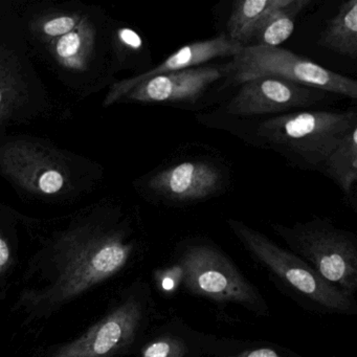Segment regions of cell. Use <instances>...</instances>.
<instances>
[{
  "label": "cell",
  "instance_id": "5",
  "mask_svg": "<svg viewBox=\"0 0 357 357\" xmlns=\"http://www.w3.org/2000/svg\"><path fill=\"white\" fill-rule=\"evenodd\" d=\"M357 126L354 110L280 114L262 121L257 135L267 144L311 167L324 164L340 139Z\"/></svg>",
  "mask_w": 357,
  "mask_h": 357
},
{
  "label": "cell",
  "instance_id": "20",
  "mask_svg": "<svg viewBox=\"0 0 357 357\" xmlns=\"http://www.w3.org/2000/svg\"><path fill=\"white\" fill-rule=\"evenodd\" d=\"M76 20L70 16L54 18L43 26V31L49 36H63L74 30Z\"/></svg>",
  "mask_w": 357,
  "mask_h": 357
},
{
  "label": "cell",
  "instance_id": "21",
  "mask_svg": "<svg viewBox=\"0 0 357 357\" xmlns=\"http://www.w3.org/2000/svg\"><path fill=\"white\" fill-rule=\"evenodd\" d=\"M119 36H120L121 40H122L125 45L131 47V49H141L142 45H143L141 37L137 35V33L130 30V29H122V30L119 32Z\"/></svg>",
  "mask_w": 357,
  "mask_h": 357
},
{
  "label": "cell",
  "instance_id": "13",
  "mask_svg": "<svg viewBox=\"0 0 357 357\" xmlns=\"http://www.w3.org/2000/svg\"><path fill=\"white\" fill-rule=\"evenodd\" d=\"M289 0H239L235 1L227 20V36L231 40L250 47L256 33L265 20Z\"/></svg>",
  "mask_w": 357,
  "mask_h": 357
},
{
  "label": "cell",
  "instance_id": "16",
  "mask_svg": "<svg viewBox=\"0 0 357 357\" xmlns=\"http://www.w3.org/2000/svg\"><path fill=\"white\" fill-rule=\"evenodd\" d=\"M310 3V0H289L287 5L273 12L265 20L250 47H280L291 36L296 17Z\"/></svg>",
  "mask_w": 357,
  "mask_h": 357
},
{
  "label": "cell",
  "instance_id": "9",
  "mask_svg": "<svg viewBox=\"0 0 357 357\" xmlns=\"http://www.w3.org/2000/svg\"><path fill=\"white\" fill-rule=\"evenodd\" d=\"M229 73V63L204 64L147 79L127 93L144 103H194Z\"/></svg>",
  "mask_w": 357,
  "mask_h": 357
},
{
  "label": "cell",
  "instance_id": "17",
  "mask_svg": "<svg viewBox=\"0 0 357 357\" xmlns=\"http://www.w3.org/2000/svg\"><path fill=\"white\" fill-rule=\"evenodd\" d=\"M210 357H304L294 351L267 342L221 338Z\"/></svg>",
  "mask_w": 357,
  "mask_h": 357
},
{
  "label": "cell",
  "instance_id": "7",
  "mask_svg": "<svg viewBox=\"0 0 357 357\" xmlns=\"http://www.w3.org/2000/svg\"><path fill=\"white\" fill-rule=\"evenodd\" d=\"M149 287L127 296L82 336L61 347L54 357H116L135 344L153 309Z\"/></svg>",
  "mask_w": 357,
  "mask_h": 357
},
{
  "label": "cell",
  "instance_id": "8",
  "mask_svg": "<svg viewBox=\"0 0 357 357\" xmlns=\"http://www.w3.org/2000/svg\"><path fill=\"white\" fill-rule=\"evenodd\" d=\"M326 91L273 77L246 81L227 102L225 112L231 116H258L310 107L326 99Z\"/></svg>",
  "mask_w": 357,
  "mask_h": 357
},
{
  "label": "cell",
  "instance_id": "12",
  "mask_svg": "<svg viewBox=\"0 0 357 357\" xmlns=\"http://www.w3.org/2000/svg\"><path fill=\"white\" fill-rule=\"evenodd\" d=\"M221 338L192 329L179 319L160 326L139 351V357H210Z\"/></svg>",
  "mask_w": 357,
  "mask_h": 357
},
{
  "label": "cell",
  "instance_id": "11",
  "mask_svg": "<svg viewBox=\"0 0 357 357\" xmlns=\"http://www.w3.org/2000/svg\"><path fill=\"white\" fill-rule=\"evenodd\" d=\"M242 49L243 47L241 45L231 40L227 35H220L216 38L190 43V45L177 50L175 53L169 56L165 61L158 64L155 68L119 84L114 93V98L125 95L133 87L147 79L204 66L217 58H233Z\"/></svg>",
  "mask_w": 357,
  "mask_h": 357
},
{
  "label": "cell",
  "instance_id": "10",
  "mask_svg": "<svg viewBox=\"0 0 357 357\" xmlns=\"http://www.w3.org/2000/svg\"><path fill=\"white\" fill-rule=\"evenodd\" d=\"M222 183V173L215 164L192 160L156 173L150 181V189L164 202L191 204L213 197Z\"/></svg>",
  "mask_w": 357,
  "mask_h": 357
},
{
  "label": "cell",
  "instance_id": "14",
  "mask_svg": "<svg viewBox=\"0 0 357 357\" xmlns=\"http://www.w3.org/2000/svg\"><path fill=\"white\" fill-rule=\"evenodd\" d=\"M321 47L340 55L357 57V0L342 3L319 39Z\"/></svg>",
  "mask_w": 357,
  "mask_h": 357
},
{
  "label": "cell",
  "instance_id": "6",
  "mask_svg": "<svg viewBox=\"0 0 357 357\" xmlns=\"http://www.w3.org/2000/svg\"><path fill=\"white\" fill-rule=\"evenodd\" d=\"M229 63L227 79L231 84L241 85L252 79L273 77L357 99V82L354 79L327 70L308 58L280 47H244Z\"/></svg>",
  "mask_w": 357,
  "mask_h": 357
},
{
  "label": "cell",
  "instance_id": "22",
  "mask_svg": "<svg viewBox=\"0 0 357 357\" xmlns=\"http://www.w3.org/2000/svg\"><path fill=\"white\" fill-rule=\"evenodd\" d=\"M11 263V250L7 241L0 237V273H3Z\"/></svg>",
  "mask_w": 357,
  "mask_h": 357
},
{
  "label": "cell",
  "instance_id": "15",
  "mask_svg": "<svg viewBox=\"0 0 357 357\" xmlns=\"http://www.w3.org/2000/svg\"><path fill=\"white\" fill-rule=\"evenodd\" d=\"M323 165L344 195L350 196L357 181V126L342 137Z\"/></svg>",
  "mask_w": 357,
  "mask_h": 357
},
{
  "label": "cell",
  "instance_id": "3",
  "mask_svg": "<svg viewBox=\"0 0 357 357\" xmlns=\"http://www.w3.org/2000/svg\"><path fill=\"white\" fill-rule=\"evenodd\" d=\"M132 244L119 234L72 238L60 250L58 277L43 296L47 305L68 302L118 273L128 262Z\"/></svg>",
  "mask_w": 357,
  "mask_h": 357
},
{
  "label": "cell",
  "instance_id": "18",
  "mask_svg": "<svg viewBox=\"0 0 357 357\" xmlns=\"http://www.w3.org/2000/svg\"><path fill=\"white\" fill-rule=\"evenodd\" d=\"M82 47L83 39L80 33L70 32L61 36L56 45V52L61 59L68 61L80 54Z\"/></svg>",
  "mask_w": 357,
  "mask_h": 357
},
{
  "label": "cell",
  "instance_id": "2",
  "mask_svg": "<svg viewBox=\"0 0 357 357\" xmlns=\"http://www.w3.org/2000/svg\"><path fill=\"white\" fill-rule=\"evenodd\" d=\"M234 235L257 263L264 267L284 287L306 301L309 306L321 312L354 314L356 304L344 294L324 280L302 259L278 245L267 236L242 221L227 219Z\"/></svg>",
  "mask_w": 357,
  "mask_h": 357
},
{
  "label": "cell",
  "instance_id": "19",
  "mask_svg": "<svg viewBox=\"0 0 357 357\" xmlns=\"http://www.w3.org/2000/svg\"><path fill=\"white\" fill-rule=\"evenodd\" d=\"M64 177L55 169H47L39 176L37 185L43 193L55 194L64 185Z\"/></svg>",
  "mask_w": 357,
  "mask_h": 357
},
{
  "label": "cell",
  "instance_id": "4",
  "mask_svg": "<svg viewBox=\"0 0 357 357\" xmlns=\"http://www.w3.org/2000/svg\"><path fill=\"white\" fill-rule=\"evenodd\" d=\"M273 229L287 244L288 250L305 261L324 280L354 298L357 290L354 234L319 217L292 227L273 225Z\"/></svg>",
  "mask_w": 357,
  "mask_h": 357
},
{
  "label": "cell",
  "instance_id": "23",
  "mask_svg": "<svg viewBox=\"0 0 357 357\" xmlns=\"http://www.w3.org/2000/svg\"><path fill=\"white\" fill-rule=\"evenodd\" d=\"M1 101H3V93L0 91V104H1Z\"/></svg>",
  "mask_w": 357,
  "mask_h": 357
},
{
  "label": "cell",
  "instance_id": "1",
  "mask_svg": "<svg viewBox=\"0 0 357 357\" xmlns=\"http://www.w3.org/2000/svg\"><path fill=\"white\" fill-rule=\"evenodd\" d=\"M175 265L183 289L219 305H237L260 317L269 314L268 305L256 286L218 246L204 240L181 244Z\"/></svg>",
  "mask_w": 357,
  "mask_h": 357
}]
</instances>
